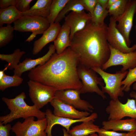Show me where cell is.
Wrapping results in <instances>:
<instances>
[{
  "mask_svg": "<svg viewBox=\"0 0 136 136\" xmlns=\"http://www.w3.org/2000/svg\"><path fill=\"white\" fill-rule=\"evenodd\" d=\"M78 57L69 47L60 54H53L45 64L29 71L30 80L57 90L80 89L82 85L77 74Z\"/></svg>",
  "mask_w": 136,
  "mask_h": 136,
  "instance_id": "cell-1",
  "label": "cell"
},
{
  "mask_svg": "<svg viewBox=\"0 0 136 136\" xmlns=\"http://www.w3.org/2000/svg\"><path fill=\"white\" fill-rule=\"evenodd\" d=\"M108 25H97L91 21L82 30L76 33L70 47L81 64L89 68L102 69L110 55L107 39Z\"/></svg>",
  "mask_w": 136,
  "mask_h": 136,
  "instance_id": "cell-2",
  "label": "cell"
},
{
  "mask_svg": "<svg viewBox=\"0 0 136 136\" xmlns=\"http://www.w3.org/2000/svg\"><path fill=\"white\" fill-rule=\"evenodd\" d=\"M26 98V96L24 92L13 98L2 97V100L10 110V112L8 114L0 116V122L5 125L20 118L24 119L33 116L36 117L38 120L45 118V112L42 111L34 105H28L24 100Z\"/></svg>",
  "mask_w": 136,
  "mask_h": 136,
  "instance_id": "cell-3",
  "label": "cell"
},
{
  "mask_svg": "<svg viewBox=\"0 0 136 136\" xmlns=\"http://www.w3.org/2000/svg\"><path fill=\"white\" fill-rule=\"evenodd\" d=\"M91 69L101 76L105 85V86H101V90L104 93L108 94L111 99L116 100L118 97L123 96L124 90L121 82L126 77L127 71H118L115 74H111L105 72L100 68Z\"/></svg>",
  "mask_w": 136,
  "mask_h": 136,
  "instance_id": "cell-4",
  "label": "cell"
},
{
  "mask_svg": "<svg viewBox=\"0 0 136 136\" xmlns=\"http://www.w3.org/2000/svg\"><path fill=\"white\" fill-rule=\"evenodd\" d=\"M13 23L14 30L32 32L25 41L28 42L32 41L37 35L43 34L50 25L46 18L27 15L22 16Z\"/></svg>",
  "mask_w": 136,
  "mask_h": 136,
  "instance_id": "cell-5",
  "label": "cell"
},
{
  "mask_svg": "<svg viewBox=\"0 0 136 136\" xmlns=\"http://www.w3.org/2000/svg\"><path fill=\"white\" fill-rule=\"evenodd\" d=\"M77 72L82 85L80 89L81 93L95 92L103 99H107L106 95L98 86V85L104 86L103 80L101 77H98L95 71L79 63L77 67Z\"/></svg>",
  "mask_w": 136,
  "mask_h": 136,
  "instance_id": "cell-6",
  "label": "cell"
},
{
  "mask_svg": "<svg viewBox=\"0 0 136 136\" xmlns=\"http://www.w3.org/2000/svg\"><path fill=\"white\" fill-rule=\"evenodd\" d=\"M35 117L24 119L23 122H17L12 127V131L16 136H47L45 132L47 125L46 118L35 121Z\"/></svg>",
  "mask_w": 136,
  "mask_h": 136,
  "instance_id": "cell-7",
  "label": "cell"
},
{
  "mask_svg": "<svg viewBox=\"0 0 136 136\" xmlns=\"http://www.w3.org/2000/svg\"><path fill=\"white\" fill-rule=\"evenodd\" d=\"M29 95L33 104L39 109L50 103L55 97V88L31 80L27 82Z\"/></svg>",
  "mask_w": 136,
  "mask_h": 136,
  "instance_id": "cell-8",
  "label": "cell"
},
{
  "mask_svg": "<svg viewBox=\"0 0 136 136\" xmlns=\"http://www.w3.org/2000/svg\"><path fill=\"white\" fill-rule=\"evenodd\" d=\"M105 111L109 115L108 120L121 119L125 117L136 119L135 100L128 98L126 103L123 104L118 98L111 99Z\"/></svg>",
  "mask_w": 136,
  "mask_h": 136,
  "instance_id": "cell-9",
  "label": "cell"
},
{
  "mask_svg": "<svg viewBox=\"0 0 136 136\" xmlns=\"http://www.w3.org/2000/svg\"><path fill=\"white\" fill-rule=\"evenodd\" d=\"M110 55L109 59L103 65L102 69L105 70L113 66L121 65L120 71L124 72L136 66V50L131 52L125 53L114 49L110 45Z\"/></svg>",
  "mask_w": 136,
  "mask_h": 136,
  "instance_id": "cell-10",
  "label": "cell"
},
{
  "mask_svg": "<svg viewBox=\"0 0 136 136\" xmlns=\"http://www.w3.org/2000/svg\"><path fill=\"white\" fill-rule=\"evenodd\" d=\"M136 13V0H128L124 12L116 19L118 22L116 27L124 36L127 45L129 47L131 43L130 33Z\"/></svg>",
  "mask_w": 136,
  "mask_h": 136,
  "instance_id": "cell-11",
  "label": "cell"
},
{
  "mask_svg": "<svg viewBox=\"0 0 136 136\" xmlns=\"http://www.w3.org/2000/svg\"><path fill=\"white\" fill-rule=\"evenodd\" d=\"M117 21L112 16L109 19L107 27V39L109 45L113 48L122 52L127 53L136 50V44L128 47L125 39L116 27Z\"/></svg>",
  "mask_w": 136,
  "mask_h": 136,
  "instance_id": "cell-12",
  "label": "cell"
},
{
  "mask_svg": "<svg viewBox=\"0 0 136 136\" xmlns=\"http://www.w3.org/2000/svg\"><path fill=\"white\" fill-rule=\"evenodd\" d=\"M81 94L80 89L59 90L56 91L55 97L75 109L92 112L94 109L93 107L87 101L81 99Z\"/></svg>",
  "mask_w": 136,
  "mask_h": 136,
  "instance_id": "cell-13",
  "label": "cell"
},
{
  "mask_svg": "<svg viewBox=\"0 0 136 136\" xmlns=\"http://www.w3.org/2000/svg\"><path fill=\"white\" fill-rule=\"evenodd\" d=\"M46 118L47 121V125L45 132L47 136H53L51 134L52 127L55 125H59L64 127L69 132L71 125L73 124L90 120L94 121L98 117L96 113L80 119H75L61 117L55 116L49 109H47L45 112Z\"/></svg>",
  "mask_w": 136,
  "mask_h": 136,
  "instance_id": "cell-14",
  "label": "cell"
},
{
  "mask_svg": "<svg viewBox=\"0 0 136 136\" xmlns=\"http://www.w3.org/2000/svg\"><path fill=\"white\" fill-rule=\"evenodd\" d=\"M50 103L54 108L53 114L56 116L78 119L88 116L90 115L88 112L78 111L55 97Z\"/></svg>",
  "mask_w": 136,
  "mask_h": 136,
  "instance_id": "cell-15",
  "label": "cell"
},
{
  "mask_svg": "<svg viewBox=\"0 0 136 136\" xmlns=\"http://www.w3.org/2000/svg\"><path fill=\"white\" fill-rule=\"evenodd\" d=\"M91 18V14L89 13H86L84 10L80 12L72 11L66 16L64 23L70 28V40L76 33L85 27Z\"/></svg>",
  "mask_w": 136,
  "mask_h": 136,
  "instance_id": "cell-16",
  "label": "cell"
},
{
  "mask_svg": "<svg viewBox=\"0 0 136 136\" xmlns=\"http://www.w3.org/2000/svg\"><path fill=\"white\" fill-rule=\"evenodd\" d=\"M48 49L47 52L41 57L35 59L27 58L22 62H20L14 70V75L21 77L24 72L30 71L36 66L42 65L45 64L55 53L56 50L53 45L50 44Z\"/></svg>",
  "mask_w": 136,
  "mask_h": 136,
  "instance_id": "cell-17",
  "label": "cell"
},
{
  "mask_svg": "<svg viewBox=\"0 0 136 136\" xmlns=\"http://www.w3.org/2000/svg\"><path fill=\"white\" fill-rule=\"evenodd\" d=\"M61 26L59 23H54L43 33L42 36L35 41L33 44L32 53L34 55L38 53L49 43L54 42L56 39Z\"/></svg>",
  "mask_w": 136,
  "mask_h": 136,
  "instance_id": "cell-18",
  "label": "cell"
},
{
  "mask_svg": "<svg viewBox=\"0 0 136 136\" xmlns=\"http://www.w3.org/2000/svg\"><path fill=\"white\" fill-rule=\"evenodd\" d=\"M102 128L114 131H136V120L134 118L109 120L102 122Z\"/></svg>",
  "mask_w": 136,
  "mask_h": 136,
  "instance_id": "cell-19",
  "label": "cell"
},
{
  "mask_svg": "<svg viewBox=\"0 0 136 136\" xmlns=\"http://www.w3.org/2000/svg\"><path fill=\"white\" fill-rule=\"evenodd\" d=\"M70 29L64 23L61 26L59 32L55 40L53 42L56 53L60 54L67 48L70 47Z\"/></svg>",
  "mask_w": 136,
  "mask_h": 136,
  "instance_id": "cell-20",
  "label": "cell"
},
{
  "mask_svg": "<svg viewBox=\"0 0 136 136\" xmlns=\"http://www.w3.org/2000/svg\"><path fill=\"white\" fill-rule=\"evenodd\" d=\"M52 0H38L28 11L21 13L22 16L41 17L46 18L50 13Z\"/></svg>",
  "mask_w": 136,
  "mask_h": 136,
  "instance_id": "cell-21",
  "label": "cell"
},
{
  "mask_svg": "<svg viewBox=\"0 0 136 136\" xmlns=\"http://www.w3.org/2000/svg\"><path fill=\"white\" fill-rule=\"evenodd\" d=\"M90 120L82 122L81 124L73 127L69 133L71 136H87L96 133L100 128Z\"/></svg>",
  "mask_w": 136,
  "mask_h": 136,
  "instance_id": "cell-22",
  "label": "cell"
},
{
  "mask_svg": "<svg viewBox=\"0 0 136 136\" xmlns=\"http://www.w3.org/2000/svg\"><path fill=\"white\" fill-rule=\"evenodd\" d=\"M22 16L15 6H11L3 9H0V26L4 24L10 25Z\"/></svg>",
  "mask_w": 136,
  "mask_h": 136,
  "instance_id": "cell-23",
  "label": "cell"
},
{
  "mask_svg": "<svg viewBox=\"0 0 136 136\" xmlns=\"http://www.w3.org/2000/svg\"><path fill=\"white\" fill-rule=\"evenodd\" d=\"M84 10L85 9L80 0H69L55 19L54 23H59L70 11L80 12Z\"/></svg>",
  "mask_w": 136,
  "mask_h": 136,
  "instance_id": "cell-24",
  "label": "cell"
},
{
  "mask_svg": "<svg viewBox=\"0 0 136 136\" xmlns=\"http://www.w3.org/2000/svg\"><path fill=\"white\" fill-rule=\"evenodd\" d=\"M25 53L24 51H21L17 49L11 54H0V59L2 61H5L8 63V69L9 70H14L20 63V60L23 55Z\"/></svg>",
  "mask_w": 136,
  "mask_h": 136,
  "instance_id": "cell-25",
  "label": "cell"
},
{
  "mask_svg": "<svg viewBox=\"0 0 136 136\" xmlns=\"http://www.w3.org/2000/svg\"><path fill=\"white\" fill-rule=\"evenodd\" d=\"M69 0H52L50 13L46 19L50 25H52L64 6Z\"/></svg>",
  "mask_w": 136,
  "mask_h": 136,
  "instance_id": "cell-26",
  "label": "cell"
},
{
  "mask_svg": "<svg viewBox=\"0 0 136 136\" xmlns=\"http://www.w3.org/2000/svg\"><path fill=\"white\" fill-rule=\"evenodd\" d=\"M23 79L20 77L14 75L8 76L5 74L0 80V90L2 91L8 88L18 86L22 82Z\"/></svg>",
  "mask_w": 136,
  "mask_h": 136,
  "instance_id": "cell-27",
  "label": "cell"
},
{
  "mask_svg": "<svg viewBox=\"0 0 136 136\" xmlns=\"http://www.w3.org/2000/svg\"><path fill=\"white\" fill-rule=\"evenodd\" d=\"M108 15V10L103 8L97 3L93 14L91 15V21L97 25H101L105 23L104 20Z\"/></svg>",
  "mask_w": 136,
  "mask_h": 136,
  "instance_id": "cell-28",
  "label": "cell"
},
{
  "mask_svg": "<svg viewBox=\"0 0 136 136\" xmlns=\"http://www.w3.org/2000/svg\"><path fill=\"white\" fill-rule=\"evenodd\" d=\"M14 27L10 25L0 28V47H3L8 44L13 38Z\"/></svg>",
  "mask_w": 136,
  "mask_h": 136,
  "instance_id": "cell-29",
  "label": "cell"
},
{
  "mask_svg": "<svg viewBox=\"0 0 136 136\" xmlns=\"http://www.w3.org/2000/svg\"><path fill=\"white\" fill-rule=\"evenodd\" d=\"M128 0H117L108 10V15L116 20L123 13Z\"/></svg>",
  "mask_w": 136,
  "mask_h": 136,
  "instance_id": "cell-30",
  "label": "cell"
},
{
  "mask_svg": "<svg viewBox=\"0 0 136 136\" xmlns=\"http://www.w3.org/2000/svg\"><path fill=\"white\" fill-rule=\"evenodd\" d=\"M128 70L126 77L121 82V85H123L122 87L123 90L126 92L130 90L132 84L136 82V66Z\"/></svg>",
  "mask_w": 136,
  "mask_h": 136,
  "instance_id": "cell-31",
  "label": "cell"
},
{
  "mask_svg": "<svg viewBox=\"0 0 136 136\" xmlns=\"http://www.w3.org/2000/svg\"><path fill=\"white\" fill-rule=\"evenodd\" d=\"M32 0H16L15 7L19 12L22 13L30 9V4Z\"/></svg>",
  "mask_w": 136,
  "mask_h": 136,
  "instance_id": "cell-32",
  "label": "cell"
},
{
  "mask_svg": "<svg viewBox=\"0 0 136 136\" xmlns=\"http://www.w3.org/2000/svg\"><path fill=\"white\" fill-rule=\"evenodd\" d=\"M85 10L89 12L91 15L94 11L97 3V0H80Z\"/></svg>",
  "mask_w": 136,
  "mask_h": 136,
  "instance_id": "cell-33",
  "label": "cell"
},
{
  "mask_svg": "<svg viewBox=\"0 0 136 136\" xmlns=\"http://www.w3.org/2000/svg\"><path fill=\"white\" fill-rule=\"evenodd\" d=\"M97 133L99 136H126L127 133H119L100 128Z\"/></svg>",
  "mask_w": 136,
  "mask_h": 136,
  "instance_id": "cell-34",
  "label": "cell"
},
{
  "mask_svg": "<svg viewBox=\"0 0 136 136\" xmlns=\"http://www.w3.org/2000/svg\"><path fill=\"white\" fill-rule=\"evenodd\" d=\"M3 124L0 122V136H10V132L12 127L9 123Z\"/></svg>",
  "mask_w": 136,
  "mask_h": 136,
  "instance_id": "cell-35",
  "label": "cell"
},
{
  "mask_svg": "<svg viewBox=\"0 0 136 136\" xmlns=\"http://www.w3.org/2000/svg\"><path fill=\"white\" fill-rule=\"evenodd\" d=\"M16 0H0V9L7 8L11 6H15Z\"/></svg>",
  "mask_w": 136,
  "mask_h": 136,
  "instance_id": "cell-36",
  "label": "cell"
},
{
  "mask_svg": "<svg viewBox=\"0 0 136 136\" xmlns=\"http://www.w3.org/2000/svg\"><path fill=\"white\" fill-rule=\"evenodd\" d=\"M98 3L103 8L106 9L108 0H97Z\"/></svg>",
  "mask_w": 136,
  "mask_h": 136,
  "instance_id": "cell-37",
  "label": "cell"
},
{
  "mask_svg": "<svg viewBox=\"0 0 136 136\" xmlns=\"http://www.w3.org/2000/svg\"><path fill=\"white\" fill-rule=\"evenodd\" d=\"M117 0H108L106 9L108 10L117 1Z\"/></svg>",
  "mask_w": 136,
  "mask_h": 136,
  "instance_id": "cell-38",
  "label": "cell"
},
{
  "mask_svg": "<svg viewBox=\"0 0 136 136\" xmlns=\"http://www.w3.org/2000/svg\"><path fill=\"white\" fill-rule=\"evenodd\" d=\"M9 65L8 64L6 65L5 66V67L4 69L3 70H0V80H1L4 76L5 74L4 73L5 71L8 69Z\"/></svg>",
  "mask_w": 136,
  "mask_h": 136,
  "instance_id": "cell-39",
  "label": "cell"
},
{
  "mask_svg": "<svg viewBox=\"0 0 136 136\" xmlns=\"http://www.w3.org/2000/svg\"><path fill=\"white\" fill-rule=\"evenodd\" d=\"M126 136H136V131L128 132Z\"/></svg>",
  "mask_w": 136,
  "mask_h": 136,
  "instance_id": "cell-40",
  "label": "cell"
},
{
  "mask_svg": "<svg viewBox=\"0 0 136 136\" xmlns=\"http://www.w3.org/2000/svg\"><path fill=\"white\" fill-rule=\"evenodd\" d=\"M63 136H71L66 130L64 128H62Z\"/></svg>",
  "mask_w": 136,
  "mask_h": 136,
  "instance_id": "cell-41",
  "label": "cell"
},
{
  "mask_svg": "<svg viewBox=\"0 0 136 136\" xmlns=\"http://www.w3.org/2000/svg\"><path fill=\"white\" fill-rule=\"evenodd\" d=\"M130 96L132 98H135L136 99V92L132 91H131L129 94Z\"/></svg>",
  "mask_w": 136,
  "mask_h": 136,
  "instance_id": "cell-42",
  "label": "cell"
},
{
  "mask_svg": "<svg viewBox=\"0 0 136 136\" xmlns=\"http://www.w3.org/2000/svg\"><path fill=\"white\" fill-rule=\"evenodd\" d=\"M133 89L134 90H136V82H134L133 84Z\"/></svg>",
  "mask_w": 136,
  "mask_h": 136,
  "instance_id": "cell-43",
  "label": "cell"
},
{
  "mask_svg": "<svg viewBox=\"0 0 136 136\" xmlns=\"http://www.w3.org/2000/svg\"><path fill=\"white\" fill-rule=\"evenodd\" d=\"M87 136H99L98 135V134L96 133H94L90 134L89 135H88Z\"/></svg>",
  "mask_w": 136,
  "mask_h": 136,
  "instance_id": "cell-44",
  "label": "cell"
},
{
  "mask_svg": "<svg viewBox=\"0 0 136 136\" xmlns=\"http://www.w3.org/2000/svg\"><path fill=\"white\" fill-rule=\"evenodd\" d=\"M134 28H135V35H136V25H135V26H134Z\"/></svg>",
  "mask_w": 136,
  "mask_h": 136,
  "instance_id": "cell-45",
  "label": "cell"
},
{
  "mask_svg": "<svg viewBox=\"0 0 136 136\" xmlns=\"http://www.w3.org/2000/svg\"></svg>",
  "mask_w": 136,
  "mask_h": 136,
  "instance_id": "cell-46",
  "label": "cell"
}]
</instances>
